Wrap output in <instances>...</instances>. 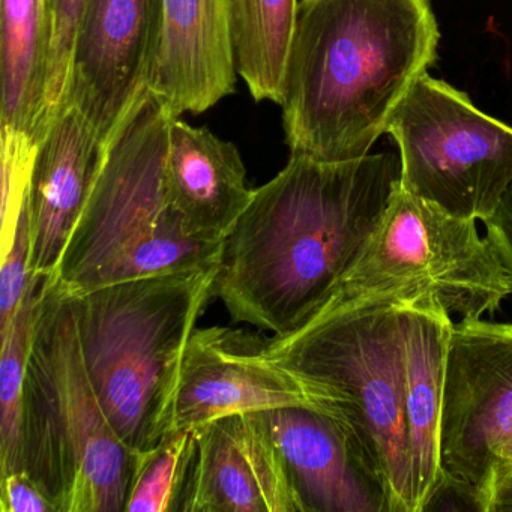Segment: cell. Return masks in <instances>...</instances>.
Masks as SVG:
<instances>
[{
    "label": "cell",
    "instance_id": "obj_13",
    "mask_svg": "<svg viewBox=\"0 0 512 512\" xmlns=\"http://www.w3.org/2000/svg\"><path fill=\"white\" fill-rule=\"evenodd\" d=\"M179 512H302L283 457L257 413L199 427Z\"/></svg>",
    "mask_w": 512,
    "mask_h": 512
},
{
    "label": "cell",
    "instance_id": "obj_25",
    "mask_svg": "<svg viewBox=\"0 0 512 512\" xmlns=\"http://www.w3.org/2000/svg\"><path fill=\"white\" fill-rule=\"evenodd\" d=\"M2 512H58L52 500L25 472H13L2 478Z\"/></svg>",
    "mask_w": 512,
    "mask_h": 512
},
{
    "label": "cell",
    "instance_id": "obj_20",
    "mask_svg": "<svg viewBox=\"0 0 512 512\" xmlns=\"http://www.w3.org/2000/svg\"><path fill=\"white\" fill-rule=\"evenodd\" d=\"M46 275L32 274L25 298L5 331L0 361V475L20 472V428H22L23 386L34 340L38 305Z\"/></svg>",
    "mask_w": 512,
    "mask_h": 512
},
{
    "label": "cell",
    "instance_id": "obj_18",
    "mask_svg": "<svg viewBox=\"0 0 512 512\" xmlns=\"http://www.w3.org/2000/svg\"><path fill=\"white\" fill-rule=\"evenodd\" d=\"M50 64L46 0H0V130L40 145L50 127Z\"/></svg>",
    "mask_w": 512,
    "mask_h": 512
},
{
    "label": "cell",
    "instance_id": "obj_26",
    "mask_svg": "<svg viewBox=\"0 0 512 512\" xmlns=\"http://www.w3.org/2000/svg\"><path fill=\"white\" fill-rule=\"evenodd\" d=\"M485 238L496 251L512 290V179L490 217L482 221Z\"/></svg>",
    "mask_w": 512,
    "mask_h": 512
},
{
    "label": "cell",
    "instance_id": "obj_21",
    "mask_svg": "<svg viewBox=\"0 0 512 512\" xmlns=\"http://www.w3.org/2000/svg\"><path fill=\"white\" fill-rule=\"evenodd\" d=\"M199 428H175L157 446L136 457L127 512L181 511L196 457Z\"/></svg>",
    "mask_w": 512,
    "mask_h": 512
},
{
    "label": "cell",
    "instance_id": "obj_5",
    "mask_svg": "<svg viewBox=\"0 0 512 512\" xmlns=\"http://www.w3.org/2000/svg\"><path fill=\"white\" fill-rule=\"evenodd\" d=\"M20 472L58 512H121L133 452L107 418L83 359L73 296L44 278L23 386Z\"/></svg>",
    "mask_w": 512,
    "mask_h": 512
},
{
    "label": "cell",
    "instance_id": "obj_16",
    "mask_svg": "<svg viewBox=\"0 0 512 512\" xmlns=\"http://www.w3.org/2000/svg\"><path fill=\"white\" fill-rule=\"evenodd\" d=\"M164 182L188 235L208 244H223L254 194L238 148L181 118L170 125Z\"/></svg>",
    "mask_w": 512,
    "mask_h": 512
},
{
    "label": "cell",
    "instance_id": "obj_1",
    "mask_svg": "<svg viewBox=\"0 0 512 512\" xmlns=\"http://www.w3.org/2000/svg\"><path fill=\"white\" fill-rule=\"evenodd\" d=\"M400 185L394 152L349 161L290 154L224 239L215 298L235 322L292 334L355 265Z\"/></svg>",
    "mask_w": 512,
    "mask_h": 512
},
{
    "label": "cell",
    "instance_id": "obj_27",
    "mask_svg": "<svg viewBox=\"0 0 512 512\" xmlns=\"http://www.w3.org/2000/svg\"><path fill=\"white\" fill-rule=\"evenodd\" d=\"M488 512H512V472L497 485Z\"/></svg>",
    "mask_w": 512,
    "mask_h": 512
},
{
    "label": "cell",
    "instance_id": "obj_7",
    "mask_svg": "<svg viewBox=\"0 0 512 512\" xmlns=\"http://www.w3.org/2000/svg\"><path fill=\"white\" fill-rule=\"evenodd\" d=\"M382 293L433 296L463 320L499 310L512 290L476 221L448 214L400 185L361 256L325 305Z\"/></svg>",
    "mask_w": 512,
    "mask_h": 512
},
{
    "label": "cell",
    "instance_id": "obj_3",
    "mask_svg": "<svg viewBox=\"0 0 512 512\" xmlns=\"http://www.w3.org/2000/svg\"><path fill=\"white\" fill-rule=\"evenodd\" d=\"M173 115L149 89L107 143L53 280L71 296L154 275L217 268L223 244L191 238L164 182Z\"/></svg>",
    "mask_w": 512,
    "mask_h": 512
},
{
    "label": "cell",
    "instance_id": "obj_23",
    "mask_svg": "<svg viewBox=\"0 0 512 512\" xmlns=\"http://www.w3.org/2000/svg\"><path fill=\"white\" fill-rule=\"evenodd\" d=\"M52 26V64L49 83V124L64 104L71 56L91 0H46Z\"/></svg>",
    "mask_w": 512,
    "mask_h": 512
},
{
    "label": "cell",
    "instance_id": "obj_6",
    "mask_svg": "<svg viewBox=\"0 0 512 512\" xmlns=\"http://www.w3.org/2000/svg\"><path fill=\"white\" fill-rule=\"evenodd\" d=\"M217 269L137 278L73 296L92 385L134 458L172 430L185 347L215 298Z\"/></svg>",
    "mask_w": 512,
    "mask_h": 512
},
{
    "label": "cell",
    "instance_id": "obj_2",
    "mask_svg": "<svg viewBox=\"0 0 512 512\" xmlns=\"http://www.w3.org/2000/svg\"><path fill=\"white\" fill-rule=\"evenodd\" d=\"M439 41L430 0H299L280 103L290 154L367 157Z\"/></svg>",
    "mask_w": 512,
    "mask_h": 512
},
{
    "label": "cell",
    "instance_id": "obj_14",
    "mask_svg": "<svg viewBox=\"0 0 512 512\" xmlns=\"http://www.w3.org/2000/svg\"><path fill=\"white\" fill-rule=\"evenodd\" d=\"M151 91L173 115H202L236 88L233 0H161Z\"/></svg>",
    "mask_w": 512,
    "mask_h": 512
},
{
    "label": "cell",
    "instance_id": "obj_12",
    "mask_svg": "<svg viewBox=\"0 0 512 512\" xmlns=\"http://www.w3.org/2000/svg\"><path fill=\"white\" fill-rule=\"evenodd\" d=\"M257 415L283 457L302 512H391L382 473L337 419L301 406Z\"/></svg>",
    "mask_w": 512,
    "mask_h": 512
},
{
    "label": "cell",
    "instance_id": "obj_11",
    "mask_svg": "<svg viewBox=\"0 0 512 512\" xmlns=\"http://www.w3.org/2000/svg\"><path fill=\"white\" fill-rule=\"evenodd\" d=\"M266 344L268 337L244 329H194L182 359L172 430L278 407L328 413L304 380L266 356Z\"/></svg>",
    "mask_w": 512,
    "mask_h": 512
},
{
    "label": "cell",
    "instance_id": "obj_10",
    "mask_svg": "<svg viewBox=\"0 0 512 512\" xmlns=\"http://www.w3.org/2000/svg\"><path fill=\"white\" fill-rule=\"evenodd\" d=\"M161 26V0H91L74 44L61 110L76 107L109 143L151 89Z\"/></svg>",
    "mask_w": 512,
    "mask_h": 512
},
{
    "label": "cell",
    "instance_id": "obj_8",
    "mask_svg": "<svg viewBox=\"0 0 512 512\" xmlns=\"http://www.w3.org/2000/svg\"><path fill=\"white\" fill-rule=\"evenodd\" d=\"M401 187L464 220L490 217L512 179V127L424 74L389 121Z\"/></svg>",
    "mask_w": 512,
    "mask_h": 512
},
{
    "label": "cell",
    "instance_id": "obj_15",
    "mask_svg": "<svg viewBox=\"0 0 512 512\" xmlns=\"http://www.w3.org/2000/svg\"><path fill=\"white\" fill-rule=\"evenodd\" d=\"M107 143L73 106L53 119L32 170L31 274L55 275L106 157Z\"/></svg>",
    "mask_w": 512,
    "mask_h": 512
},
{
    "label": "cell",
    "instance_id": "obj_4",
    "mask_svg": "<svg viewBox=\"0 0 512 512\" xmlns=\"http://www.w3.org/2000/svg\"><path fill=\"white\" fill-rule=\"evenodd\" d=\"M403 293L325 305L266 356L304 380L377 467L391 512H416L404 419Z\"/></svg>",
    "mask_w": 512,
    "mask_h": 512
},
{
    "label": "cell",
    "instance_id": "obj_19",
    "mask_svg": "<svg viewBox=\"0 0 512 512\" xmlns=\"http://www.w3.org/2000/svg\"><path fill=\"white\" fill-rule=\"evenodd\" d=\"M299 0H233L236 65L251 97L280 104Z\"/></svg>",
    "mask_w": 512,
    "mask_h": 512
},
{
    "label": "cell",
    "instance_id": "obj_17",
    "mask_svg": "<svg viewBox=\"0 0 512 512\" xmlns=\"http://www.w3.org/2000/svg\"><path fill=\"white\" fill-rule=\"evenodd\" d=\"M451 314L433 296L403 304L404 419L415 476L416 512L440 482V419Z\"/></svg>",
    "mask_w": 512,
    "mask_h": 512
},
{
    "label": "cell",
    "instance_id": "obj_9",
    "mask_svg": "<svg viewBox=\"0 0 512 512\" xmlns=\"http://www.w3.org/2000/svg\"><path fill=\"white\" fill-rule=\"evenodd\" d=\"M440 482L488 512L512 472V323L454 322L440 419Z\"/></svg>",
    "mask_w": 512,
    "mask_h": 512
},
{
    "label": "cell",
    "instance_id": "obj_24",
    "mask_svg": "<svg viewBox=\"0 0 512 512\" xmlns=\"http://www.w3.org/2000/svg\"><path fill=\"white\" fill-rule=\"evenodd\" d=\"M31 190V188H29ZM32 218L29 194L23 203L16 232L0 269V332L5 331L16 316L31 281Z\"/></svg>",
    "mask_w": 512,
    "mask_h": 512
},
{
    "label": "cell",
    "instance_id": "obj_22",
    "mask_svg": "<svg viewBox=\"0 0 512 512\" xmlns=\"http://www.w3.org/2000/svg\"><path fill=\"white\" fill-rule=\"evenodd\" d=\"M38 143L23 134L0 130V160H2V244L0 256L7 254L16 232L23 203L31 188L32 170Z\"/></svg>",
    "mask_w": 512,
    "mask_h": 512
}]
</instances>
